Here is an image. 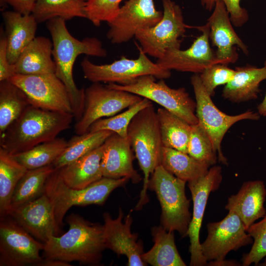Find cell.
<instances>
[{
  "label": "cell",
  "mask_w": 266,
  "mask_h": 266,
  "mask_svg": "<svg viewBox=\"0 0 266 266\" xmlns=\"http://www.w3.org/2000/svg\"><path fill=\"white\" fill-rule=\"evenodd\" d=\"M66 21L60 17L53 18L47 21V27L52 37L55 74L67 89L72 113L77 121L82 117L84 109L85 89H78L74 82V62L80 55L105 57L107 51L101 42L96 37H86L81 40L75 38L68 32Z\"/></svg>",
  "instance_id": "6da1fadb"
},
{
  "label": "cell",
  "mask_w": 266,
  "mask_h": 266,
  "mask_svg": "<svg viewBox=\"0 0 266 266\" xmlns=\"http://www.w3.org/2000/svg\"><path fill=\"white\" fill-rule=\"evenodd\" d=\"M68 231L59 236H51L44 243L43 257L69 263L98 266L106 249L103 226L71 213L66 218Z\"/></svg>",
  "instance_id": "7a4b0ae2"
},
{
  "label": "cell",
  "mask_w": 266,
  "mask_h": 266,
  "mask_svg": "<svg viewBox=\"0 0 266 266\" xmlns=\"http://www.w3.org/2000/svg\"><path fill=\"white\" fill-rule=\"evenodd\" d=\"M72 113L47 110L29 105L0 134V147L14 155L52 140L70 127Z\"/></svg>",
  "instance_id": "3957f363"
},
{
  "label": "cell",
  "mask_w": 266,
  "mask_h": 266,
  "mask_svg": "<svg viewBox=\"0 0 266 266\" xmlns=\"http://www.w3.org/2000/svg\"><path fill=\"white\" fill-rule=\"evenodd\" d=\"M129 137L144 175L143 185L135 209L140 210L148 201L147 195L151 175L160 165L163 147L156 111L152 104L140 110L128 128Z\"/></svg>",
  "instance_id": "277c9868"
},
{
  "label": "cell",
  "mask_w": 266,
  "mask_h": 266,
  "mask_svg": "<svg viewBox=\"0 0 266 266\" xmlns=\"http://www.w3.org/2000/svg\"><path fill=\"white\" fill-rule=\"evenodd\" d=\"M130 179H112L103 177L83 189L68 187L63 181L59 169H56L47 179L44 193L50 199L57 225L62 228L67 211L73 206L102 205L116 188L124 185Z\"/></svg>",
  "instance_id": "5b68a950"
},
{
  "label": "cell",
  "mask_w": 266,
  "mask_h": 266,
  "mask_svg": "<svg viewBox=\"0 0 266 266\" xmlns=\"http://www.w3.org/2000/svg\"><path fill=\"white\" fill-rule=\"evenodd\" d=\"M186 183L160 165L151 175L148 184V189L156 193L160 203L161 226L167 231H177L182 237L187 235L192 218Z\"/></svg>",
  "instance_id": "8992f818"
},
{
  "label": "cell",
  "mask_w": 266,
  "mask_h": 266,
  "mask_svg": "<svg viewBox=\"0 0 266 266\" xmlns=\"http://www.w3.org/2000/svg\"><path fill=\"white\" fill-rule=\"evenodd\" d=\"M137 47L139 56L136 59L122 56L111 64L97 65L88 58H84L81 63V66L85 78L92 83L126 85L144 75H152L159 79L170 77V70L152 62L140 46L137 45Z\"/></svg>",
  "instance_id": "52a82bcc"
},
{
  "label": "cell",
  "mask_w": 266,
  "mask_h": 266,
  "mask_svg": "<svg viewBox=\"0 0 266 266\" xmlns=\"http://www.w3.org/2000/svg\"><path fill=\"white\" fill-rule=\"evenodd\" d=\"M107 85L154 101L191 125L198 123L196 101L184 87L171 88L164 79L156 82V78L152 75L141 76L129 84L108 83Z\"/></svg>",
  "instance_id": "ba28073f"
},
{
  "label": "cell",
  "mask_w": 266,
  "mask_h": 266,
  "mask_svg": "<svg viewBox=\"0 0 266 266\" xmlns=\"http://www.w3.org/2000/svg\"><path fill=\"white\" fill-rule=\"evenodd\" d=\"M163 16L155 26L138 31L134 37L142 51L157 59L170 49H180L187 28L180 6L171 0H162Z\"/></svg>",
  "instance_id": "9c48e42d"
},
{
  "label": "cell",
  "mask_w": 266,
  "mask_h": 266,
  "mask_svg": "<svg viewBox=\"0 0 266 266\" xmlns=\"http://www.w3.org/2000/svg\"><path fill=\"white\" fill-rule=\"evenodd\" d=\"M196 99V115L200 124L209 135L219 162L227 165V160L221 150V143L225 134L235 123L243 120H258V112L248 110L236 115H228L219 109L200 81L199 74L191 78Z\"/></svg>",
  "instance_id": "30bf717a"
},
{
  "label": "cell",
  "mask_w": 266,
  "mask_h": 266,
  "mask_svg": "<svg viewBox=\"0 0 266 266\" xmlns=\"http://www.w3.org/2000/svg\"><path fill=\"white\" fill-rule=\"evenodd\" d=\"M0 218V266H44L45 259L40 252L44 243L10 216Z\"/></svg>",
  "instance_id": "8fae6325"
},
{
  "label": "cell",
  "mask_w": 266,
  "mask_h": 266,
  "mask_svg": "<svg viewBox=\"0 0 266 266\" xmlns=\"http://www.w3.org/2000/svg\"><path fill=\"white\" fill-rule=\"evenodd\" d=\"M143 98L123 90L114 89L100 83H93L85 89V105L81 118L76 121L77 134L87 133L96 121L112 116L129 108Z\"/></svg>",
  "instance_id": "7c38bea8"
},
{
  "label": "cell",
  "mask_w": 266,
  "mask_h": 266,
  "mask_svg": "<svg viewBox=\"0 0 266 266\" xmlns=\"http://www.w3.org/2000/svg\"><path fill=\"white\" fill-rule=\"evenodd\" d=\"M9 80L24 92L31 105L47 110L73 114L67 89L55 73L15 74Z\"/></svg>",
  "instance_id": "4fadbf2b"
},
{
  "label": "cell",
  "mask_w": 266,
  "mask_h": 266,
  "mask_svg": "<svg viewBox=\"0 0 266 266\" xmlns=\"http://www.w3.org/2000/svg\"><path fill=\"white\" fill-rule=\"evenodd\" d=\"M207 230V237L200 243L201 253L207 262L222 261L231 251L253 242L241 219L232 211L222 220L208 223Z\"/></svg>",
  "instance_id": "5bb4252c"
},
{
  "label": "cell",
  "mask_w": 266,
  "mask_h": 266,
  "mask_svg": "<svg viewBox=\"0 0 266 266\" xmlns=\"http://www.w3.org/2000/svg\"><path fill=\"white\" fill-rule=\"evenodd\" d=\"M163 16V12L156 8L154 0H128L107 22V38L113 44L127 42L138 31L156 25Z\"/></svg>",
  "instance_id": "9a60e30c"
},
{
  "label": "cell",
  "mask_w": 266,
  "mask_h": 266,
  "mask_svg": "<svg viewBox=\"0 0 266 266\" xmlns=\"http://www.w3.org/2000/svg\"><path fill=\"white\" fill-rule=\"evenodd\" d=\"M222 179L221 167L214 166L204 176L188 182L193 202V214L187 232L190 242V266H202L207 264L201 251L200 233L209 196L218 189Z\"/></svg>",
  "instance_id": "2e32d148"
},
{
  "label": "cell",
  "mask_w": 266,
  "mask_h": 266,
  "mask_svg": "<svg viewBox=\"0 0 266 266\" xmlns=\"http://www.w3.org/2000/svg\"><path fill=\"white\" fill-rule=\"evenodd\" d=\"M201 32V34L188 49H170L167 51L156 63L163 68L182 72L200 74L206 67L216 64H222L218 60L211 48L209 39V28L204 25L193 26Z\"/></svg>",
  "instance_id": "e0dca14e"
},
{
  "label": "cell",
  "mask_w": 266,
  "mask_h": 266,
  "mask_svg": "<svg viewBox=\"0 0 266 266\" xmlns=\"http://www.w3.org/2000/svg\"><path fill=\"white\" fill-rule=\"evenodd\" d=\"M37 240L45 243L51 236H59L52 204L44 193L36 200L11 210L9 215Z\"/></svg>",
  "instance_id": "ac0fdd59"
},
{
  "label": "cell",
  "mask_w": 266,
  "mask_h": 266,
  "mask_svg": "<svg viewBox=\"0 0 266 266\" xmlns=\"http://www.w3.org/2000/svg\"><path fill=\"white\" fill-rule=\"evenodd\" d=\"M206 23L209 28L210 41L216 48V58L222 64L229 65L236 62L238 55L235 46L245 55L249 54L247 46L235 32L229 13L222 1L216 3Z\"/></svg>",
  "instance_id": "d6986e66"
},
{
  "label": "cell",
  "mask_w": 266,
  "mask_h": 266,
  "mask_svg": "<svg viewBox=\"0 0 266 266\" xmlns=\"http://www.w3.org/2000/svg\"><path fill=\"white\" fill-rule=\"evenodd\" d=\"M123 213L119 209V215L116 219H112L110 214H103V237L106 248L109 249L118 256L123 255L128 258L129 266H144L146 264L142 260V244L137 241V235L131 232L133 219L130 213L123 223Z\"/></svg>",
  "instance_id": "ffe728a7"
},
{
  "label": "cell",
  "mask_w": 266,
  "mask_h": 266,
  "mask_svg": "<svg viewBox=\"0 0 266 266\" xmlns=\"http://www.w3.org/2000/svg\"><path fill=\"white\" fill-rule=\"evenodd\" d=\"M133 156L129 137L113 133L102 144L101 169L103 177L119 179L128 177L133 183L142 178L133 166Z\"/></svg>",
  "instance_id": "44dd1931"
},
{
  "label": "cell",
  "mask_w": 266,
  "mask_h": 266,
  "mask_svg": "<svg viewBox=\"0 0 266 266\" xmlns=\"http://www.w3.org/2000/svg\"><path fill=\"white\" fill-rule=\"evenodd\" d=\"M266 188L261 180L244 182L235 195L230 196L225 209L235 213L247 230L255 221L266 214L264 203Z\"/></svg>",
  "instance_id": "7402d4cb"
},
{
  "label": "cell",
  "mask_w": 266,
  "mask_h": 266,
  "mask_svg": "<svg viewBox=\"0 0 266 266\" xmlns=\"http://www.w3.org/2000/svg\"><path fill=\"white\" fill-rule=\"evenodd\" d=\"M7 52L10 64H14L23 50L35 37L37 22L32 15H23L15 11L2 13Z\"/></svg>",
  "instance_id": "603a6c76"
},
{
  "label": "cell",
  "mask_w": 266,
  "mask_h": 266,
  "mask_svg": "<svg viewBox=\"0 0 266 266\" xmlns=\"http://www.w3.org/2000/svg\"><path fill=\"white\" fill-rule=\"evenodd\" d=\"M52 42L43 36L35 37L23 50L13 65L15 74L44 75L55 73Z\"/></svg>",
  "instance_id": "cb8c5ba5"
},
{
  "label": "cell",
  "mask_w": 266,
  "mask_h": 266,
  "mask_svg": "<svg viewBox=\"0 0 266 266\" xmlns=\"http://www.w3.org/2000/svg\"><path fill=\"white\" fill-rule=\"evenodd\" d=\"M232 79L225 85L222 97L232 102L255 100L260 93V83L266 79V68L251 65L236 67Z\"/></svg>",
  "instance_id": "d4e9b609"
},
{
  "label": "cell",
  "mask_w": 266,
  "mask_h": 266,
  "mask_svg": "<svg viewBox=\"0 0 266 266\" xmlns=\"http://www.w3.org/2000/svg\"><path fill=\"white\" fill-rule=\"evenodd\" d=\"M102 144L59 168L64 182L73 189H83L103 177L101 169Z\"/></svg>",
  "instance_id": "484cf974"
},
{
  "label": "cell",
  "mask_w": 266,
  "mask_h": 266,
  "mask_svg": "<svg viewBox=\"0 0 266 266\" xmlns=\"http://www.w3.org/2000/svg\"><path fill=\"white\" fill-rule=\"evenodd\" d=\"M174 232L167 231L161 225L152 228L154 246L143 253L142 260L153 266H185L176 248Z\"/></svg>",
  "instance_id": "4316f807"
},
{
  "label": "cell",
  "mask_w": 266,
  "mask_h": 266,
  "mask_svg": "<svg viewBox=\"0 0 266 266\" xmlns=\"http://www.w3.org/2000/svg\"><path fill=\"white\" fill-rule=\"evenodd\" d=\"M160 165L186 182L204 176L210 167L207 164L196 160L188 153L164 146L161 151Z\"/></svg>",
  "instance_id": "83f0119b"
},
{
  "label": "cell",
  "mask_w": 266,
  "mask_h": 266,
  "mask_svg": "<svg viewBox=\"0 0 266 266\" xmlns=\"http://www.w3.org/2000/svg\"><path fill=\"white\" fill-rule=\"evenodd\" d=\"M156 113L163 146L187 153L192 125L163 107Z\"/></svg>",
  "instance_id": "f1b7e54d"
},
{
  "label": "cell",
  "mask_w": 266,
  "mask_h": 266,
  "mask_svg": "<svg viewBox=\"0 0 266 266\" xmlns=\"http://www.w3.org/2000/svg\"><path fill=\"white\" fill-rule=\"evenodd\" d=\"M27 170L12 155L0 147V217L9 215L15 188Z\"/></svg>",
  "instance_id": "f546056e"
},
{
  "label": "cell",
  "mask_w": 266,
  "mask_h": 266,
  "mask_svg": "<svg viewBox=\"0 0 266 266\" xmlns=\"http://www.w3.org/2000/svg\"><path fill=\"white\" fill-rule=\"evenodd\" d=\"M56 169L51 164L28 170L15 188L11 200V210L33 201L44 194L46 181Z\"/></svg>",
  "instance_id": "4dcf8cb0"
},
{
  "label": "cell",
  "mask_w": 266,
  "mask_h": 266,
  "mask_svg": "<svg viewBox=\"0 0 266 266\" xmlns=\"http://www.w3.org/2000/svg\"><path fill=\"white\" fill-rule=\"evenodd\" d=\"M31 104L24 92L9 80L0 81V134Z\"/></svg>",
  "instance_id": "1f68e13d"
},
{
  "label": "cell",
  "mask_w": 266,
  "mask_h": 266,
  "mask_svg": "<svg viewBox=\"0 0 266 266\" xmlns=\"http://www.w3.org/2000/svg\"><path fill=\"white\" fill-rule=\"evenodd\" d=\"M37 23L56 17L87 18L85 0H36L31 14Z\"/></svg>",
  "instance_id": "d6a6232c"
},
{
  "label": "cell",
  "mask_w": 266,
  "mask_h": 266,
  "mask_svg": "<svg viewBox=\"0 0 266 266\" xmlns=\"http://www.w3.org/2000/svg\"><path fill=\"white\" fill-rule=\"evenodd\" d=\"M113 132L108 130L88 132L73 136L63 153L52 164L59 169L101 146Z\"/></svg>",
  "instance_id": "836d02e7"
},
{
  "label": "cell",
  "mask_w": 266,
  "mask_h": 266,
  "mask_svg": "<svg viewBox=\"0 0 266 266\" xmlns=\"http://www.w3.org/2000/svg\"><path fill=\"white\" fill-rule=\"evenodd\" d=\"M67 144L64 138L56 137L13 156L28 170L36 169L52 164L63 153Z\"/></svg>",
  "instance_id": "e575fe53"
},
{
  "label": "cell",
  "mask_w": 266,
  "mask_h": 266,
  "mask_svg": "<svg viewBox=\"0 0 266 266\" xmlns=\"http://www.w3.org/2000/svg\"><path fill=\"white\" fill-rule=\"evenodd\" d=\"M152 104V101L143 98L141 100L131 106L123 112L96 121L91 125L88 132L108 130L123 137H128V128L133 117L140 110Z\"/></svg>",
  "instance_id": "d590c367"
},
{
  "label": "cell",
  "mask_w": 266,
  "mask_h": 266,
  "mask_svg": "<svg viewBox=\"0 0 266 266\" xmlns=\"http://www.w3.org/2000/svg\"><path fill=\"white\" fill-rule=\"evenodd\" d=\"M187 153L209 166L217 163L218 155L214 149L212 141L207 132L199 123L192 125Z\"/></svg>",
  "instance_id": "8d00e7d4"
},
{
  "label": "cell",
  "mask_w": 266,
  "mask_h": 266,
  "mask_svg": "<svg viewBox=\"0 0 266 266\" xmlns=\"http://www.w3.org/2000/svg\"><path fill=\"white\" fill-rule=\"evenodd\" d=\"M247 232L253 238V243L249 252L242 258V265L255 266L266 257V214L260 221L254 223L247 230Z\"/></svg>",
  "instance_id": "74e56055"
},
{
  "label": "cell",
  "mask_w": 266,
  "mask_h": 266,
  "mask_svg": "<svg viewBox=\"0 0 266 266\" xmlns=\"http://www.w3.org/2000/svg\"><path fill=\"white\" fill-rule=\"evenodd\" d=\"M123 0H86L87 19L95 26L102 22H108L117 15Z\"/></svg>",
  "instance_id": "f35d334b"
},
{
  "label": "cell",
  "mask_w": 266,
  "mask_h": 266,
  "mask_svg": "<svg viewBox=\"0 0 266 266\" xmlns=\"http://www.w3.org/2000/svg\"><path fill=\"white\" fill-rule=\"evenodd\" d=\"M228 65L214 64L206 67L199 74L202 85L211 97L214 95L215 90L217 87L225 85L233 78L235 70Z\"/></svg>",
  "instance_id": "ab89813d"
},
{
  "label": "cell",
  "mask_w": 266,
  "mask_h": 266,
  "mask_svg": "<svg viewBox=\"0 0 266 266\" xmlns=\"http://www.w3.org/2000/svg\"><path fill=\"white\" fill-rule=\"evenodd\" d=\"M202 6L206 10L211 11L214 9L216 3L222 1L226 6L229 13L233 26L240 27L249 20V14L247 9L240 5L241 0H200Z\"/></svg>",
  "instance_id": "60d3db41"
},
{
  "label": "cell",
  "mask_w": 266,
  "mask_h": 266,
  "mask_svg": "<svg viewBox=\"0 0 266 266\" xmlns=\"http://www.w3.org/2000/svg\"><path fill=\"white\" fill-rule=\"evenodd\" d=\"M14 75L13 65L10 64L8 59L4 31L2 29L0 38V81L9 80Z\"/></svg>",
  "instance_id": "b9f144b4"
},
{
  "label": "cell",
  "mask_w": 266,
  "mask_h": 266,
  "mask_svg": "<svg viewBox=\"0 0 266 266\" xmlns=\"http://www.w3.org/2000/svg\"><path fill=\"white\" fill-rule=\"evenodd\" d=\"M36 0H3L0 7L3 8L6 4L10 5L13 10L23 15L31 14Z\"/></svg>",
  "instance_id": "7bdbcfd3"
},
{
  "label": "cell",
  "mask_w": 266,
  "mask_h": 266,
  "mask_svg": "<svg viewBox=\"0 0 266 266\" xmlns=\"http://www.w3.org/2000/svg\"><path fill=\"white\" fill-rule=\"evenodd\" d=\"M266 68V60L264 62V66ZM258 113L260 116H266V92L262 101L257 107Z\"/></svg>",
  "instance_id": "ee69618b"
},
{
  "label": "cell",
  "mask_w": 266,
  "mask_h": 266,
  "mask_svg": "<svg viewBox=\"0 0 266 266\" xmlns=\"http://www.w3.org/2000/svg\"><path fill=\"white\" fill-rule=\"evenodd\" d=\"M210 266H237L236 262L233 261H227L224 260L218 262H209Z\"/></svg>",
  "instance_id": "f6af8a7d"
},
{
  "label": "cell",
  "mask_w": 266,
  "mask_h": 266,
  "mask_svg": "<svg viewBox=\"0 0 266 266\" xmlns=\"http://www.w3.org/2000/svg\"><path fill=\"white\" fill-rule=\"evenodd\" d=\"M261 266H266V260L265 261V262L262 264H261V265H260Z\"/></svg>",
  "instance_id": "bcb514c9"
},
{
  "label": "cell",
  "mask_w": 266,
  "mask_h": 266,
  "mask_svg": "<svg viewBox=\"0 0 266 266\" xmlns=\"http://www.w3.org/2000/svg\"><path fill=\"white\" fill-rule=\"evenodd\" d=\"M3 3V0H0V7L2 6Z\"/></svg>",
  "instance_id": "7dc6e473"
},
{
  "label": "cell",
  "mask_w": 266,
  "mask_h": 266,
  "mask_svg": "<svg viewBox=\"0 0 266 266\" xmlns=\"http://www.w3.org/2000/svg\"><path fill=\"white\" fill-rule=\"evenodd\" d=\"M85 0L86 1V0Z\"/></svg>",
  "instance_id": "c3c4849f"
}]
</instances>
